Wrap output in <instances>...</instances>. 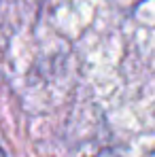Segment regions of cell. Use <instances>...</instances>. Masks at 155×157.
Segmentation results:
<instances>
[]
</instances>
